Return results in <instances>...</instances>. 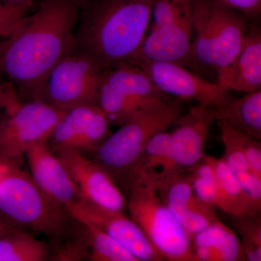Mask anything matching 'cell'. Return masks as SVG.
Returning a JSON list of instances; mask_svg holds the SVG:
<instances>
[{"mask_svg":"<svg viewBox=\"0 0 261 261\" xmlns=\"http://www.w3.org/2000/svg\"><path fill=\"white\" fill-rule=\"evenodd\" d=\"M82 0H44L0 37V83L20 99H37L49 70L73 45Z\"/></svg>","mask_w":261,"mask_h":261,"instance_id":"obj_1","label":"cell"},{"mask_svg":"<svg viewBox=\"0 0 261 261\" xmlns=\"http://www.w3.org/2000/svg\"><path fill=\"white\" fill-rule=\"evenodd\" d=\"M154 0H82L72 47L105 69L129 61L145 40Z\"/></svg>","mask_w":261,"mask_h":261,"instance_id":"obj_2","label":"cell"},{"mask_svg":"<svg viewBox=\"0 0 261 261\" xmlns=\"http://www.w3.org/2000/svg\"><path fill=\"white\" fill-rule=\"evenodd\" d=\"M251 22L236 10L214 1L195 0L193 38L184 66L214 83H221L240 51Z\"/></svg>","mask_w":261,"mask_h":261,"instance_id":"obj_3","label":"cell"},{"mask_svg":"<svg viewBox=\"0 0 261 261\" xmlns=\"http://www.w3.org/2000/svg\"><path fill=\"white\" fill-rule=\"evenodd\" d=\"M0 219L15 228L41 233L58 245L70 241L82 228L76 230L80 223L46 195L29 173L7 161L0 181Z\"/></svg>","mask_w":261,"mask_h":261,"instance_id":"obj_4","label":"cell"},{"mask_svg":"<svg viewBox=\"0 0 261 261\" xmlns=\"http://www.w3.org/2000/svg\"><path fill=\"white\" fill-rule=\"evenodd\" d=\"M0 159L20 166L27 147L48 142L66 111L39 99L23 100L8 83H0Z\"/></svg>","mask_w":261,"mask_h":261,"instance_id":"obj_5","label":"cell"},{"mask_svg":"<svg viewBox=\"0 0 261 261\" xmlns=\"http://www.w3.org/2000/svg\"><path fill=\"white\" fill-rule=\"evenodd\" d=\"M130 218L164 260L198 261L191 238L166 207L152 184L143 178L126 180Z\"/></svg>","mask_w":261,"mask_h":261,"instance_id":"obj_6","label":"cell"},{"mask_svg":"<svg viewBox=\"0 0 261 261\" xmlns=\"http://www.w3.org/2000/svg\"><path fill=\"white\" fill-rule=\"evenodd\" d=\"M184 99L176 98L135 113L96 151V162L112 177L125 176L154 136L173 126L185 113Z\"/></svg>","mask_w":261,"mask_h":261,"instance_id":"obj_7","label":"cell"},{"mask_svg":"<svg viewBox=\"0 0 261 261\" xmlns=\"http://www.w3.org/2000/svg\"><path fill=\"white\" fill-rule=\"evenodd\" d=\"M194 8L195 0H154L149 34L129 61L171 62L184 66L193 38Z\"/></svg>","mask_w":261,"mask_h":261,"instance_id":"obj_8","label":"cell"},{"mask_svg":"<svg viewBox=\"0 0 261 261\" xmlns=\"http://www.w3.org/2000/svg\"><path fill=\"white\" fill-rule=\"evenodd\" d=\"M106 70L84 51L71 47L46 75L37 99L63 111L97 106Z\"/></svg>","mask_w":261,"mask_h":261,"instance_id":"obj_9","label":"cell"},{"mask_svg":"<svg viewBox=\"0 0 261 261\" xmlns=\"http://www.w3.org/2000/svg\"><path fill=\"white\" fill-rule=\"evenodd\" d=\"M140 67L121 63L105 70L97 106L110 124L120 126L135 113L168 100Z\"/></svg>","mask_w":261,"mask_h":261,"instance_id":"obj_10","label":"cell"},{"mask_svg":"<svg viewBox=\"0 0 261 261\" xmlns=\"http://www.w3.org/2000/svg\"><path fill=\"white\" fill-rule=\"evenodd\" d=\"M128 63L140 67L154 85L167 95L197 104L216 108L229 100L232 95L219 84L202 78L183 65L171 62L133 59Z\"/></svg>","mask_w":261,"mask_h":261,"instance_id":"obj_11","label":"cell"},{"mask_svg":"<svg viewBox=\"0 0 261 261\" xmlns=\"http://www.w3.org/2000/svg\"><path fill=\"white\" fill-rule=\"evenodd\" d=\"M56 153L68 171L82 200L108 210L124 213L127 207L126 197L114 178L102 166L75 149H60Z\"/></svg>","mask_w":261,"mask_h":261,"instance_id":"obj_12","label":"cell"},{"mask_svg":"<svg viewBox=\"0 0 261 261\" xmlns=\"http://www.w3.org/2000/svg\"><path fill=\"white\" fill-rule=\"evenodd\" d=\"M111 124L97 106L86 105L67 110L47 143L54 150L72 148L96 152L108 138Z\"/></svg>","mask_w":261,"mask_h":261,"instance_id":"obj_13","label":"cell"},{"mask_svg":"<svg viewBox=\"0 0 261 261\" xmlns=\"http://www.w3.org/2000/svg\"><path fill=\"white\" fill-rule=\"evenodd\" d=\"M75 219L95 225L132 252L138 261H163L145 233L124 213L103 208L81 199L68 208Z\"/></svg>","mask_w":261,"mask_h":261,"instance_id":"obj_14","label":"cell"},{"mask_svg":"<svg viewBox=\"0 0 261 261\" xmlns=\"http://www.w3.org/2000/svg\"><path fill=\"white\" fill-rule=\"evenodd\" d=\"M214 122V108L197 104L182 113L173 123L170 158L180 173L187 172L202 160L207 135Z\"/></svg>","mask_w":261,"mask_h":261,"instance_id":"obj_15","label":"cell"},{"mask_svg":"<svg viewBox=\"0 0 261 261\" xmlns=\"http://www.w3.org/2000/svg\"><path fill=\"white\" fill-rule=\"evenodd\" d=\"M24 159L28 163L30 175L37 186L51 200L68 210L81 200L80 193L68 171L47 142H39L25 149Z\"/></svg>","mask_w":261,"mask_h":261,"instance_id":"obj_16","label":"cell"},{"mask_svg":"<svg viewBox=\"0 0 261 261\" xmlns=\"http://www.w3.org/2000/svg\"><path fill=\"white\" fill-rule=\"evenodd\" d=\"M154 188L191 239L220 220L215 209L205 205L195 195L185 173L170 178Z\"/></svg>","mask_w":261,"mask_h":261,"instance_id":"obj_17","label":"cell"},{"mask_svg":"<svg viewBox=\"0 0 261 261\" xmlns=\"http://www.w3.org/2000/svg\"><path fill=\"white\" fill-rule=\"evenodd\" d=\"M220 86L226 90L250 93L261 89V33L251 23L240 51Z\"/></svg>","mask_w":261,"mask_h":261,"instance_id":"obj_18","label":"cell"},{"mask_svg":"<svg viewBox=\"0 0 261 261\" xmlns=\"http://www.w3.org/2000/svg\"><path fill=\"white\" fill-rule=\"evenodd\" d=\"M170 142L171 132H163L154 136L125 175L126 181L130 178H143L155 187L183 173L171 162Z\"/></svg>","mask_w":261,"mask_h":261,"instance_id":"obj_19","label":"cell"},{"mask_svg":"<svg viewBox=\"0 0 261 261\" xmlns=\"http://www.w3.org/2000/svg\"><path fill=\"white\" fill-rule=\"evenodd\" d=\"M191 246L198 261L245 260L238 235L220 220L194 235Z\"/></svg>","mask_w":261,"mask_h":261,"instance_id":"obj_20","label":"cell"},{"mask_svg":"<svg viewBox=\"0 0 261 261\" xmlns=\"http://www.w3.org/2000/svg\"><path fill=\"white\" fill-rule=\"evenodd\" d=\"M205 158L214 169L217 185V207L230 216L260 215L261 205L245 192L223 159Z\"/></svg>","mask_w":261,"mask_h":261,"instance_id":"obj_21","label":"cell"},{"mask_svg":"<svg viewBox=\"0 0 261 261\" xmlns=\"http://www.w3.org/2000/svg\"><path fill=\"white\" fill-rule=\"evenodd\" d=\"M216 121L257 140H261V89L243 97H233L214 108Z\"/></svg>","mask_w":261,"mask_h":261,"instance_id":"obj_22","label":"cell"},{"mask_svg":"<svg viewBox=\"0 0 261 261\" xmlns=\"http://www.w3.org/2000/svg\"><path fill=\"white\" fill-rule=\"evenodd\" d=\"M224 145L222 158L245 192L257 203H261V178L250 170L247 162L244 143L246 135L233 129L225 122L216 121Z\"/></svg>","mask_w":261,"mask_h":261,"instance_id":"obj_23","label":"cell"},{"mask_svg":"<svg viewBox=\"0 0 261 261\" xmlns=\"http://www.w3.org/2000/svg\"><path fill=\"white\" fill-rule=\"evenodd\" d=\"M51 255L49 244L22 230L0 238V261H44Z\"/></svg>","mask_w":261,"mask_h":261,"instance_id":"obj_24","label":"cell"},{"mask_svg":"<svg viewBox=\"0 0 261 261\" xmlns=\"http://www.w3.org/2000/svg\"><path fill=\"white\" fill-rule=\"evenodd\" d=\"M75 219L82 225L89 260L138 261L132 252L95 225L84 219Z\"/></svg>","mask_w":261,"mask_h":261,"instance_id":"obj_25","label":"cell"},{"mask_svg":"<svg viewBox=\"0 0 261 261\" xmlns=\"http://www.w3.org/2000/svg\"><path fill=\"white\" fill-rule=\"evenodd\" d=\"M193 191L202 202L216 209L217 207V185L212 166L202 157V160L187 170Z\"/></svg>","mask_w":261,"mask_h":261,"instance_id":"obj_26","label":"cell"},{"mask_svg":"<svg viewBox=\"0 0 261 261\" xmlns=\"http://www.w3.org/2000/svg\"><path fill=\"white\" fill-rule=\"evenodd\" d=\"M231 222L242 239L245 260H261V219L257 216H231Z\"/></svg>","mask_w":261,"mask_h":261,"instance_id":"obj_27","label":"cell"},{"mask_svg":"<svg viewBox=\"0 0 261 261\" xmlns=\"http://www.w3.org/2000/svg\"><path fill=\"white\" fill-rule=\"evenodd\" d=\"M226 5L246 17L251 23H257L261 14V0H214Z\"/></svg>","mask_w":261,"mask_h":261,"instance_id":"obj_28","label":"cell"},{"mask_svg":"<svg viewBox=\"0 0 261 261\" xmlns=\"http://www.w3.org/2000/svg\"><path fill=\"white\" fill-rule=\"evenodd\" d=\"M27 11L11 9L0 0V34H9L27 15Z\"/></svg>","mask_w":261,"mask_h":261,"instance_id":"obj_29","label":"cell"},{"mask_svg":"<svg viewBox=\"0 0 261 261\" xmlns=\"http://www.w3.org/2000/svg\"><path fill=\"white\" fill-rule=\"evenodd\" d=\"M244 150L252 172L257 177L261 178L260 141L246 135L244 143Z\"/></svg>","mask_w":261,"mask_h":261,"instance_id":"obj_30","label":"cell"},{"mask_svg":"<svg viewBox=\"0 0 261 261\" xmlns=\"http://www.w3.org/2000/svg\"><path fill=\"white\" fill-rule=\"evenodd\" d=\"M34 0H2L3 3L11 9L27 11Z\"/></svg>","mask_w":261,"mask_h":261,"instance_id":"obj_31","label":"cell"},{"mask_svg":"<svg viewBox=\"0 0 261 261\" xmlns=\"http://www.w3.org/2000/svg\"><path fill=\"white\" fill-rule=\"evenodd\" d=\"M18 230H19V228L14 227L12 225L5 222L4 220L0 219V238L8 234V233L14 232V231H18Z\"/></svg>","mask_w":261,"mask_h":261,"instance_id":"obj_32","label":"cell"},{"mask_svg":"<svg viewBox=\"0 0 261 261\" xmlns=\"http://www.w3.org/2000/svg\"><path fill=\"white\" fill-rule=\"evenodd\" d=\"M5 165V161L0 159V181H1L2 177H3V171H4Z\"/></svg>","mask_w":261,"mask_h":261,"instance_id":"obj_33","label":"cell"},{"mask_svg":"<svg viewBox=\"0 0 261 261\" xmlns=\"http://www.w3.org/2000/svg\"><path fill=\"white\" fill-rule=\"evenodd\" d=\"M2 111V103L1 100H0V112H1Z\"/></svg>","mask_w":261,"mask_h":261,"instance_id":"obj_34","label":"cell"},{"mask_svg":"<svg viewBox=\"0 0 261 261\" xmlns=\"http://www.w3.org/2000/svg\"><path fill=\"white\" fill-rule=\"evenodd\" d=\"M3 37V36H2V34H0V37Z\"/></svg>","mask_w":261,"mask_h":261,"instance_id":"obj_35","label":"cell"}]
</instances>
